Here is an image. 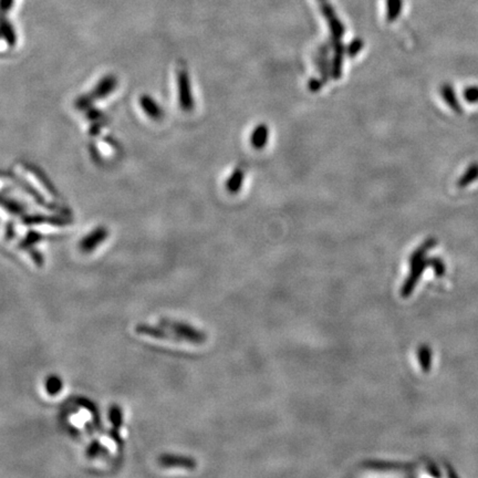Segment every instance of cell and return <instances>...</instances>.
I'll return each mask as SVG.
<instances>
[{
	"mask_svg": "<svg viewBox=\"0 0 478 478\" xmlns=\"http://www.w3.org/2000/svg\"><path fill=\"white\" fill-rule=\"evenodd\" d=\"M163 327L170 328L171 330L177 333V336L181 337L183 340L193 342V343H203L206 341V336L201 331H197L190 326L181 323V322L170 321V320H162L161 321Z\"/></svg>",
	"mask_w": 478,
	"mask_h": 478,
	"instance_id": "cell-1",
	"label": "cell"
},
{
	"mask_svg": "<svg viewBox=\"0 0 478 478\" xmlns=\"http://www.w3.org/2000/svg\"><path fill=\"white\" fill-rule=\"evenodd\" d=\"M428 267H431V259H423L419 263H417V265L412 266L411 274L408 276V279L404 281V285H403L402 289H401V296L403 298H408V297L411 296L414 288L417 287V283H419V280L422 277L423 272Z\"/></svg>",
	"mask_w": 478,
	"mask_h": 478,
	"instance_id": "cell-2",
	"label": "cell"
},
{
	"mask_svg": "<svg viewBox=\"0 0 478 478\" xmlns=\"http://www.w3.org/2000/svg\"><path fill=\"white\" fill-rule=\"evenodd\" d=\"M364 467L377 470H401L408 472L415 468V464H403V463H388V461H366Z\"/></svg>",
	"mask_w": 478,
	"mask_h": 478,
	"instance_id": "cell-3",
	"label": "cell"
},
{
	"mask_svg": "<svg viewBox=\"0 0 478 478\" xmlns=\"http://www.w3.org/2000/svg\"><path fill=\"white\" fill-rule=\"evenodd\" d=\"M439 93L442 95L443 100L445 101V103L448 104V108H450L454 112L459 113L463 112V109H461V104H459V99H457V95H456L455 90L450 86V83H444L439 88Z\"/></svg>",
	"mask_w": 478,
	"mask_h": 478,
	"instance_id": "cell-4",
	"label": "cell"
},
{
	"mask_svg": "<svg viewBox=\"0 0 478 478\" xmlns=\"http://www.w3.org/2000/svg\"><path fill=\"white\" fill-rule=\"evenodd\" d=\"M159 463L164 467H184L188 470H193L196 467V461L185 456L163 455L159 459Z\"/></svg>",
	"mask_w": 478,
	"mask_h": 478,
	"instance_id": "cell-5",
	"label": "cell"
},
{
	"mask_svg": "<svg viewBox=\"0 0 478 478\" xmlns=\"http://www.w3.org/2000/svg\"><path fill=\"white\" fill-rule=\"evenodd\" d=\"M137 332L144 336L153 337V338L163 339V340H173V341H181L183 340L181 337L177 335H170L166 332L163 329L159 328L151 327L148 325H139L137 327Z\"/></svg>",
	"mask_w": 478,
	"mask_h": 478,
	"instance_id": "cell-6",
	"label": "cell"
},
{
	"mask_svg": "<svg viewBox=\"0 0 478 478\" xmlns=\"http://www.w3.org/2000/svg\"><path fill=\"white\" fill-rule=\"evenodd\" d=\"M437 238H428L421 246L417 247V248L414 250L413 254L411 255V257H410V265H411V267L412 266L417 265L421 260L425 259L426 254H428L431 249H433L434 247L437 246Z\"/></svg>",
	"mask_w": 478,
	"mask_h": 478,
	"instance_id": "cell-7",
	"label": "cell"
},
{
	"mask_svg": "<svg viewBox=\"0 0 478 478\" xmlns=\"http://www.w3.org/2000/svg\"><path fill=\"white\" fill-rule=\"evenodd\" d=\"M478 179V163H472L456 183L457 188H466Z\"/></svg>",
	"mask_w": 478,
	"mask_h": 478,
	"instance_id": "cell-8",
	"label": "cell"
},
{
	"mask_svg": "<svg viewBox=\"0 0 478 478\" xmlns=\"http://www.w3.org/2000/svg\"><path fill=\"white\" fill-rule=\"evenodd\" d=\"M417 357H419V366L422 368L423 371H430L432 366V351L430 347L426 344L421 346L419 351H417Z\"/></svg>",
	"mask_w": 478,
	"mask_h": 478,
	"instance_id": "cell-9",
	"label": "cell"
},
{
	"mask_svg": "<svg viewBox=\"0 0 478 478\" xmlns=\"http://www.w3.org/2000/svg\"><path fill=\"white\" fill-rule=\"evenodd\" d=\"M106 232H95L90 237L86 238L81 243V248L83 252H89L94 249V247L106 237Z\"/></svg>",
	"mask_w": 478,
	"mask_h": 478,
	"instance_id": "cell-10",
	"label": "cell"
},
{
	"mask_svg": "<svg viewBox=\"0 0 478 478\" xmlns=\"http://www.w3.org/2000/svg\"><path fill=\"white\" fill-rule=\"evenodd\" d=\"M62 382L57 377H51L47 381V392L49 395H56L61 391Z\"/></svg>",
	"mask_w": 478,
	"mask_h": 478,
	"instance_id": "cell-11",
	"label": "cell"
},
{
	"mask_svg": "<svg viewBox=\"0 0 478 478\" xmlns=\"http://www.w3.org/2000/svg\"><path fill=\"white\" fill-rule=\"evenodd\" d=\"M110 419H111V422H112L113 426H114L115 432L118 433L119 428L122 424V413H121L119 406H113L111 413H110Z\"/></svg>",
	"mask_w": 478,
	"mask_h": 478,
	"instance_id": "cell-12",
	"label": "cell"
},
{
	"mask_svg": "<svg viewBox=\"0 0 478 478\" xmlns=\"http://www.w3.org/2000/svg\"><path fill=\"white\" fill-rule=\"evenodd\" d=\"M464 99L470 103H478V87L472 86L465 89Z\"/></svg>",
	"mask_w": 478,
	"mask_h": 478,
	"instance_id": "cell-13",
	"label": "cell"
},
{
	"mask_svg": "<svg viewBox=\"0 0 478 478\" xmlns=\"http://www.w3.org/2000/svg\"><path fill=\"white\" fill-rule=\"evenodd\" d=\"M431 267L433 268L437 277L443 276V275L445 274V270H446L444 261H443L442 259H439V258H433V259H431Z\"/></svg>",
	"mask_w": 478,
	"mask_h": 478,
	"instance_id": "cell-14",
	"label": "cell"
},
{
	"mask_svg": "<svg viewBox=\"0 0 478 478\" xmlns=\"http://www.w3.org/2000/svg\"><path fill=\"white\" fill-rule=\"evenodd\" d=\"M14 0H0V12H10V9L14 6Z\"/></svg>",
	"mask_w": 478,
	"mask_h": 478,
	"instance_id": "cell-15",
	"label": "cell"
},
{
	"mask_svg": "<svg viewBox=\"0 0 478 478\" xmlns=\"http://www.w3.org/2000/svg\"><path fill=\"white\" fill-rule=\"evenodd\" d=\"M99 450V444L98 443H94V444L91 445V448L88 450V455L90 456V457H93V456L95 455V453H97V450Z\"/></svg>",
	"mask_w": 478,
	"mask_h": 478,
	"instance_id": "cell-16",
	"label": "cell"
}]
</instances>
